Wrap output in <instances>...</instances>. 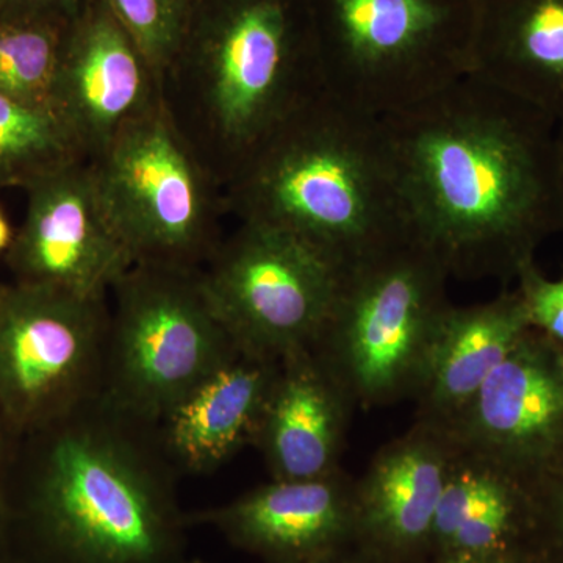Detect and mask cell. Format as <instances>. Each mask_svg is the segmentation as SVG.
Returning a JSON list of instances; mask_svg holds the SVG:
<instances>
[{"mask_svg": "<svg viewBox=\"0 0 563 563\" xmlns=\"http://www.w3.org/2000/svg\"><path fill=\"white\" fill-rule=\"evenodd\" d=\"M380 122L410 239L451 279L512 282L558 232L542 111L468 76Z\"/></svg>", "mask_w": 563, "mask_h": 563, "instance_id": "cell-1", "label": "cell"}, {"mask_svg": "<svg viewBox=\"0 0 563 563\" xmlns=\"http://www.w3.org/2000/svg\"><path fill=\"white\" fill-rule=\"evenodd\" d=\"M179 476L157 424L103 395L24 433L0 520L7 563H190Z\"/></svg>", "mask_w": 563, "mask_h": 563, "instance_id": "cell-2", "label": "cell"}, {"mask_svg": "<svg viewBox=\"0 0 563 563\" xmlns=\"http://www.w3.org/2000/svg\"><path fill=\"white\" fill-rule=\"evenodd\" d=\"M231 203L240 220L295 233L344 268L410 239L383 122L325 91L236 166Z\"/></svg>", "mask_w": 563, "mask_h": 563, "instance_id": "cell-3", "label": "cell"}, {"mask_svg": "<svg viewBox=\"0 0 563 563\" xmlns=\"http://www.w3.org/2000/svg\"><path fill=\"white\" fill-rule=\"evenodd\" d=\"M324 91L374 118L472 76L474 0H309Z\"/></svg>", "mask_w": 563, "mask_h": 563, "instance_id": "cell-4", "label": "cell"}, {"mask_svg": "<svg viewBox=\"0 0 563 563\" xmlns=\"http://www.w3.org/2000/svg\"><path fill=\"white\" fill-rule=\"evenodd\" d=\"M450 274L413 240L344 269L310 350L362 409L413 399L444 313Z\"/></svg>", "mask_w": 563, "mask_h": 563, "instance_id": "cell-5", "label": "cell"}, {"mask_svg": "<svg viewBox=\"0 0 563 563\" xmlns=\"http://www.w3.org/2000/svg\"><path fill=\"white\" fill-rule=\"evenodd\" d=\"M111 292L103 396L125 412L157 424L242 351L214 312L201 268L132 265Z\"/></svg>", "mask_w": 563, "mask_h": 563, "instance_id": "cell-6", "label": "cell"}, {"mask_svg": "<svg viewBox=\"0 0 563 563\" xmlns=\"http://www.w3.org/2000/svg\"><path fill=\"white\" fill-rule=\"evenodd\" d=\"M201 49L203 101L231 174L324 92L309 0H218Z\"/></svg>", "mask_w": 563, "mask_h": 563, "instance_id": "cell-7", "label": "cell"}, {"mask_svg": "<svg viewBox=\"0 0 563 563\" xmlns=\"http://www.w3.org/2000/svg\"><path fill=\"white\" fill-rule=\"evenodd\" d=\"M90 166L133 265L199 269L217 250L206 176L161 98Z\"/></svg>", "mask_w": 563, "mask_h": 563, "instance_id": "cell-8", "label": "cell"}, {"mask_svg": "<svg viewBox=\"0 0 563 563\" xmlns=\"http://www.w3.org/2000/svg\"><path fill=\"white\" fill-rule=\"evenodd\" d=\"M344 266L295 233L242 221L218 244L203 287L244 352L280 361L317 342L339 295Z\"/></svg>", "mask_w": 563, "mask_h": 563, "instance_id": "cell-9", "label": "cell"}, {"mask_svg": "<svg viewBox=\"0 0 563 563\" xmlns=\"http://www.w3.org/2000/svg\"><path fill=\"white\" fill-rule=\"evenodd\" d=\"M107 298L9 284L0 302V409L27 433L103 395Z\"/></svg>", "mask_w": 563, "mask_h": 563, "instance_id": "cell-10", "label": "cell"}, {"mask_svg": "<svg viewBox=\"0 0 563 563\" xmlns=\"http://www.w3.org/2000/svg\"><path fill=\"white\" fill-rule=\"evenodd\" d=\"M27 211L5 254L13 284L107 298L133 265L80 161L29 187Z\"/></svg>", "mask_w": 563, "mask_h": 563, "instance_id": "cell-11", "label": "cell"}, {"mask_svg": "<svg viewBox=\"0 0 563 563\" xmlns=\"http://www.w3.org/2000/svg\"><path fill=\"white\" fill-rule=\"evenodd\" d=\"M558 342L529 329L444 431L457 450L532 485L563 457Z\"/></svg>", "mask_w": 563, "mask_h": 563, "instance_id": "cell-12", "label": "cell"}, {"mask_svg": "<svg viewBox=\"0 0 563 563\" xmlns=\"http://www.w3.org/2000/svg\"><path fill=\"white\" fill-rule=\"evenodd\" d=\"M155 79L107 3L90 0L66 25L51 110L92 158L157 102Z\"/></svg>", "mask_w": 563, "mask_h": 563, "instance_id": "cell-13", "label": "cell"}, {"mask_svg": "<svg viewBox=\"0 0 563 563\" xmlns=\"http://www.w3.org/2000/svg\"><path fill=\"white\" fill-rule=\"evenodd\" d=\"M354 484L343 470L317 479H272L185 520L188 528L214 529L266 563H314L355 547Z\"/></svg>", "mask_w": 563, "mask_h": 563, "instance_id": "cell-14", "label": "cell"}, {"mask_svg": "<svg viewBox=\"0 0 563 563\" xmlns=\"http://www.w3.org/2000/svg\"><path fill=\"white\" fill-rule=\"evenodd\" d=\"M454 453L446 431L422 421L385 443L355 479V547L385 563L428 558Z\"/></svg>", "mask_w": 563, "mask_h": 563, "instance_id": "cell-15", "label": "cell"}, {"mask_svg": "<svg viewBox=\"0 0 563 563\" xmlns=\"http://www.w3.org/2000/svg\"><path fill=\"white\" fill-rule=\"evenodd\" d=\"M355 409L350 393L312 350L280 358L254 443L272 479L340 472Z\"/></svg>", "mask_w": 563, "mask_h": 563, "instance_id": "cell-16", "label": "cell"}, {"mask_svg": "<svg viewBox=\"0 0 563 563\" xmlns=\"http://www.w3.org/2000/svg\"><path fill=\"white\" fill-rule=\"evenodd\" d=\"M279 362L236 352L157 422L177 472L211 473L254 446Z\"/></svg>", "mask_w": 563, "mask_h": 563, "instance_id": "cell-17", "label": "cell"}, {"mask_svg": "<svg viewBox=\"0 0 563 563\" xmlns=\"http://www.w3.org/2000/svg\"><path fill=\"white\" fill-rule=\"evenodd\" d=\"M520 553L544 554L532 485L487 459L455 448L429 555Z\"/></svg>", "mask_w": 563, "mask_h": 563, "instance_id": "cell-18", "label": "cell"}, {"mask_svg": "<svg viewBox=\"0 0 563 563\" xmlns=\"http://www.w3.org/2000/svg\"><path fill=\"white\" fill-rule=\"evenodd\" d=\"M472 76L563 124V0H474Z\"/></svg>", "mask_w": 563, "mask_h": 563, "instance_id": "cell-19", "label": "cell"}, {"mask_svg": "<svg viewBox=\"0 0 563 563\" xmlns=\"http://www.w3.org/2000/svg\"><path fill=\"white\" fill-rule=\"evenodd\" d=\"M520 292L444 313L415 393V421L446 429L529 331Z\"/></svg>", "mask_w": 563, "mask_h": 563, "instance_id": "cell-20", "label": "cell"}, {"mask_svg": "<svg viewBox=\"0 0 563 563\" xmlns=\"http://www.w3.org/2000/svg\"><path fill=\"white\" fill-rule=\"evenodd\" d=\"M80 161L84 152L54 111L0 96V188L27 190Z\"/></svg>", "mask_w": 563, "mask_h": 563, "instance_id": "cell-21", "label": "cell"}, {"mask_svg": "<svg viewBox=\"0 0 563 563\" xmlns=\"http://www.w3.org/2000/svg\"><path fill=\"white\" fill-rule=\"evenodd\" d=\"M68 22L46 14L5 13L0 20V96L51 110Z\"/></svg>", "mask_w": 563, "mask_h": 563, "instance_id": "cell-22", "label": "cell"}, {"mask_svg": "<svg viewBox=\"0 0 563 563\" xmlns=\"http://www.w3.org/2000/svg\"><path fill=\"white\" fill-rule=\"evenodd\" d=\"M135 41L155 77L179 58L190 33L196 0H103Z\"/></svg>", "mask_w": 563, "mask_h": 563, "instance_id": "cell-23", "label": "cell"}, {"mask_svg": "<svg viewBox=\"0 0 563 563\" xmlns=\"http://www.w3.org/2000/svg\"><path fill=\"white\" fill-rule=\"evenodd\" d=\"M515 282L531 328L563 344V279H548L533 261L520 269Z\"/></svg>", "mask_w": 563, "mask_h": 563, "instance_id": "cell-24", "label": "cell"}, {"mask_svg": "<svg viewBox=\"0 0 563 563\" xmlns=\"http://www.w3.org/2000/svg\"><path fill=\"white\" fill-rule=\"evenodd\" d=\"M539 503L542 547L550 563H563V457L533 485Z\"/></svg>", "mask_w": 563, "mask_h": 563, "instance_id": "cell-25", "label": "cell"}, {"mask_svg": "<svg viewBox=\"0 0 563 563\" xmlns=\"http://www.w3.org/2000/svg\"><path fill=\"white\" fill-rule=\"evenodd\" d=\"M24 433L9 420L0 409V520L5 512L11 481L20 455L21 440Z\"/></svg>", "mask_w": 563, "mask_h": 563, "instance_id": "cell-26", "label": "cell"}, {"mask_svg": "<svg viewBox=\"0 0 563 563\" xmlns=\"http://www.w3.org/2000/svg\"><path fill=\"white\" fill-rule=\"evenodd\" d=\"M90 0H5L7 13L46 14V16L70 20Z\"/></svg>", "mask_w": 563, "mask_h": 563, "instance_id": "cell-27", "label": "cell"}, {"mask_svg": "<svg viewBox=\"0 0 563 563\" xmlns=\"http://www.w3.org/2000/svg\"><path fill=\"white\" fill-rule=\"evenodd\" d=\"M429 563H550L543 553H520L501 555H446L432 558Z\"/></svg>", "mask_w": 563, "mask_h": 563, "instance_id": "cell-28", "label": "cell"}, {"mask_svg": "<svg viewBox=\"0 0 563 563\" xmlns=\"http://www.w3.org/2000/svg\"><path fill=\"white\" fill-rule=\"evenodd\" d=\"M555 213L558 232H563V124H558L555 133Z\"/></svg>", "mask_w": 563, "mask_h": 563, "instance_id": "cell-29", "label": "cell"}, {"mask_svg": "<svg viewBox=\"0 0 563 563\" xmlns=\"http://www.w3.org/2000/svg\"><path fill=\"white\" fill-rule=\"evenodd\" d=\"M314 563H385L380 559L374 558V555L365 553L361 548L352 547L350 550L343 551L331 558L322 559Z\"/></svg>", "mask_w": 563, "mask_h": 563, "instance_id": "cell-30", "label": "cell"}, {"mask_svg": "<svg viewBox=\"0 0 563 563\" xmlns=\"http://www.w3.org/2000/svg\"><path fill=\"white\" fill-rule=\"evenodd\" d=\"M14 233L11 232L9 221L3 217L2 211H0V254L2 252L9 251L11 242H13Z\"/></svg>", "mask_w": 563, "mask_h": 563, "instance_id": "cell-31", "label": "cell"}, {"mask_svg": "<svg viewBox=\"0 0 563 563\" xmlns=\"http://www.w3.org/2000/svg\"><path fill=\"white\" fill-rule=\"evenodd\" d=\"M555 357H558L559 372L563 379V344L558 343V351H555Z\"/></svg>", "mask_w": 563, "mask_h": 563, "instance_id": "cell-32", "label": "cell"}, {"mask_svg": "<svg viewBox=\"0 0 563 563\" xmlns=\"http://www.w3.org/2000/svg\"><path fill=\"white\" fill-rule=\"evenodd\" d=\"M7 13V3L5 0H0V20L5 16Z\"/></svg>", "mask_w": 563, "mask_h": 563, "instance_id": "cell-33", "label": "cell"}, {"mask_svg": "<svg viewBox=\"0 0 563 563\" xmlns=\"http://www.w3.org/2000/svg\"><path fill=\"white\" fill-rule=\"evenodd\" d=\"M7 287H9V284H3V282H0V302H2L3 295H5Z\"/></svg>", "mask_w": 563, "mask_h": 563, "instance_id": "cell-34", "label": "cell"}, {"mask_svg": "<svg viewBox=\"0 0 563 563\" xmlns=\"http://www.w3.org/2000/svg\"><path fill=\"white\" fill-rule=\"evenodd\" d=\"M0 563H7L5 553H3L2 543H0Z\"/></svg>", "mask_w": 563, "mask_h": 563, "instance_id": "cell-35", "label": "cell"}, {"mask_svg": "<svg viewBox=\"0 0 563 563\" xmlns=\"http://www.w3.org/2000/svg\"><path fill=\"white\" fill-rule=\"evenodd\" d=\"M190 563H203V562L201 561V559H198V558H191Z\"/></svg>", "mask_w": 563, "mask_h": 563, "instance_id": "cell-36", "label": "cell"}]
</instances>
